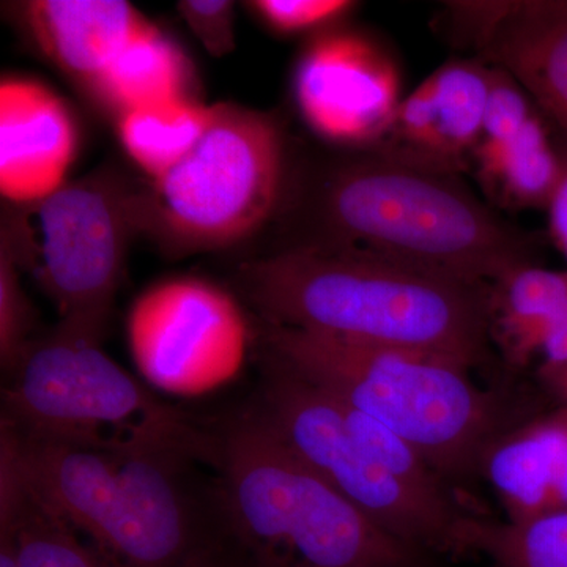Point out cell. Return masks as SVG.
I'll use <instances>...</instances> for the list:
<instances>
[{
  "label": "cell",
  "mask_w": 567,
  "mask_h": 567,
  "mask_svg": "<svg viewBox=\"0 0 567 567\" xmlns=\"http://www.w3.org/2000/svg\"><path fill=\"white\" fill-rule=\"evenodd\" d=\"M274 221L286 235L270 251L364 249L486 286L536 265L539 248L535 235L505 221L456 174L375 148L338 153L300 173L289 167Z\"/></svg>",
  "instance_id": "obj_1"
},
{
  "label": "cell",
  "mask_w": 567,
  "mask_h": 567,
  "mask_svg": "<svg viewBox=\"0 0 567 567\" xmlns=\"http://www.w3.org/2000/svg\"><path fill=\"white\" fill-rule=\"evenodd\" d=\"M235 292L262 322L358 344L445 358L491 357L494 286L354 248L278 249L234 268Z\"/></svg>",
  "instance_id": "obj_2"
},
{
  "label": "cell",
  "mask_w": 567,
  "mask_h": 567,
  "mask_svg": "<svg viewBox=\"0 0 567 567\" xmlns=\"http://www.w3.org/2000/svg\"><path fill=\"white\" fill-rule=\"evenodd\" d=\"M22 483L112 567H189L224 537L210 434L197 443L117 447L29 439L2 424Z\"/></svg>",
  "instance_id": "obj_3"
},
{
  "label": "cell",
  "mask_w": 567,
  "mask_h": 567,
  "mask_svg": "<svg viewBox=\"0 0 567 567\" xmlns=\"http://www.w3.org/2000/svg\"><path fill=\"white\" fill-rule=\"evenodd\" d=\"M208 432L224 533L252 567H417L431 559L365 517L251 406Z\"/></svg>",
  "instance_id": "obj_4"
},
{
  "label": "cell",
  "mask_w": 567,
  "mask_h": 567,
  "mask_svg": "<svg viewBox=\"0 0 567 567\" xmlns=\"http://www.w3.org/2000/svg\"><path fill=\"white\" fill-rule=\"evenodd\" d=\"M257 323L262 360L385 424L450 484L477 475L486 447L517 424L509 399L454 361Z\"/></svg>",
  "instance_id": "obj_5"
},
{
  "label": "cell",
  "mask_w": 567,
  "mask_h": 567,
  "mask_svg": "<svg viewBox=\"0 0 567 567\" xmlns=\"http://www.w3.org/2000/svg\"><path fill=\"white\" fill-rule=\"evenodd\" d=\"M287 175L286 136L274 112L215 104L193 152L140 185L137 234L171 257L233 248L274 223Z\"/></svg>",
  "instance_id": "obj_6"
},
{
  "label": "cell",
  "mask_w": 567,
  "mask_h": 567,
  "mask_svg": "<svg viewBox=\"0 0 567 567\" xmlns=\"http://www.w3.org/2000/svg\"><path fill=\"white\" fill-rule=\"evenodd\" d=\"M102 341L62 320L33 339L7 374L2 424L29 439L110 450L203 442L204 425L158 401Z\"/></svg>",
  "instance_id": "obj_7"
},
{
  "label": "cell",
  "mask_w": 567,
  "mask_h": 567,
  "mask_svg": "<svg viewBox=\"0 0 567 567\" xmlns=\"http://www.w3.org/2000/svg\"><path fill=\"white\" fill-rule=\"evenodd\" d=\"M137 189L112 169L96 171L6 212L0 241L51 298L62 322L106 333L137 235Z\"/></svg>",
  "instance_id": "obj_8"
},
{
  "label": "cell",
  "mask_w": 567,
  "mask_h": 567,
  "mask_svg": "<svg viewBox=\"0 0 567 567\" xmlns=\"http://www.w3.org/2000/svg\"><path fill=\"white\" fill-rule=\"evenodd\" d=\"M251 409L306 465L388 535L421 554H458L461 506L429 502L394 480L347 425L341 405L323 388L262 360Z\"/></svg>",
  "instance_id": "obj_9"
},
{
  "label": "cell",
  "mask_w": 567,
  "mask_h": 567,
  "mask_svg": "<svg viewBox=\"0 0 567 567\" xmlns=\"http://www.w3.org/2000/svg\"><path fill=\"white\" fill-rule=\"evenodd\" d=\"M292 89L308 128L346 151L375 148L404 99L401 70L385 48L341 25L311 37L295 65Z\"/></svg>",
  "instance_id": "obj_10"
},
{
  "label": "cell",
  "mask_w": 567,
  "mask_h": 567,
  "mask_svg": "<svg viewBox=\"0 0 567 567\" xmlns=\"http://www.w3.org/2000/svg\"><path fill=\"white\" fill-rule=\"evenodd\" d=\"M439 25L451 43L514 78L567 136V0H458Z\"/></svg>",
  "instance_id": "obj_11"
},
{
  "label": "cell",
  "mask_w": 567,
  "mask_h": 567,
  "mask_svg": "<svg viewBox=\"0 0 567 567\" xmlns=\"http://www.w3.org/2000/svg\"><path fill=\"white\" fill-rule=\"evenodd\" d=\"M132 341L152 371L226 368L245 344V323L229 295L197 279L159 284L132 316Z\"/></svg>",
  "instance_id": "obj_12"
},
{
  "label": "cell",
  "mask_w": 567,
  "mask_h": 567,
  "mask_svg": "<svg viewBox=\"0 0 567 567\" xmlns=\"http://www.w3.org/2000/svg\"><path fill=\"white\" fill-rule=\"evenodd\" d=\"M80 151L69 104L25 78L0 84V192L10 205L35 203L65 185Z\"/></svg>",
  "instance_id": "obj_13"
},
{
  "label": "cell",
  "mask_w": 567,
  "mask_h": 567,
  "mask_svg": "<svg viewBox=\"0 0 567 567\" xmlns=\"http://www.w3.org/2000/svg\"><path fill=\"white\" fill-rule=\"evenodd\" d=\"M481 475L506 511L525 522L567 511V405L514 424L480 462Z\"/></svg>",
  "instance_id": "obj_14"
},
{
  "label": "cell",
  "mask_w": 567,
  "mask_h": 567,
  "mask_svg": "<svg viewBox=\"0 0 567 567\" xmlns=\"http://www.w3.org/2000/svg\"><path fill=\"white\" fill-rule=\"evenodd\" d=\"M17 11L33 47L84 92L148 24L123 0H32Z\"/></svg>",
  "instance_id": "obj_15"
},
{
  "label": "cell",
  "mask_w": 567,
  "mask_h": 567,
  "mask_svg": "<svg viewBox=\"0 0 567 567\" xmlns=\"http://www.w3.org/2000/svg\"><path fill=\"white\" fill-rule=\"evenodd\" d=\"M194 69L177 41L148 22L85 91L117 121L126 112L194 99Z\"/></svg>",
  "instance_id": "obj_16"
},
{
  "label": "cell",
  "mask_w": 567,
  "mask_h": 567,
  "mask_svg": "<svg viewBox=\"0 0 567 567\" xmlns=\"http://www.w3.org/2000/svg\"><path fill=\"white\" fill-rule=\"evenodd\" d=\"M472 158L488 196L509 210H547L561 181L558 140L539 110L509 144Z\"/></svg>",
  "instance_id": "obj_17"
},
{
  "label": "cell",
  "mask_w": 567,
  "mask_h": 567,
  "mask_svg": "<svg viewBox=\"0 0 567 567\" xmlns=\"http://www.w3.org/2000/svg\"><path fill=\"white\" fill-rule=\"evenodd\" d=\"M0 527L13 532L18 567H112L25 487L6 451H0Z\"/></svg>",
  "instance_id": "obj_18"
},
{
  "label": "cell",
  "mask_w": 567,
  "mask_h": 567,
  "mask_svg": "<svg viewBox=\"0 0 567 567\" xmlns=\"http://www.w3.org/2000/svg\"><path fill=\"white\" fill-rule=\"evenodd\" d=\"M566 305L567 271L537 265L520 268L494 286L492 341L498 342L511 364H528Z\"/></svg>",
  "instance_id": "obj_19"
},
{
  "label": "cell",
  "mask_w": 567,
  "mask_h": 567,
  "mask_svg": "<svg viewBox=\"0 0 567 567\" xmlns=\"http://www.w3.org/2000/svg\"><path fill=\"white\" fill-rule=\"evenodd\" d=\"M215 104L175 100L126 112L117 118L123 151L152 181L185 159L203 140Z\"/></svg>",
  "instance_id": "obj_20"
},
{
  "label": "cell",
  "mask_w": 567,
  "mask_h": 567,
  "mask_svg": "<svg viewBox=\"0 0 567 567\" xmlns=\"http://www.w3.org/2000/svg\"><path fill=\"white\" fill-rule=\"evenodd\" d=\"M429 78L434 85L440 159L450 173L457 174L483 136L492 66L477 59H456Z\"/></svg>",
  "instance_id": "obj_21"
},
{
  "label": "cell",
  "mask_w": 567,
  "mask_h": 567,
  "mask_svg": "<svg viewBox=\"0 0 567 567\" xmlns=\"http://www.w3.org/2000/svg\"><path fill=\"white\" fill-rule=\"evenodd\" d=\"M458 554H476L494 567H567V511L525 522L466 514Z\"/></svg>",
  "instance_id": "obj_22"
},
{
  "label": "cell",
  "mask_w": 567,
  "mask_h": 567,
  "mask_svg": "<svg viewBox=\"0 0 567 567\" xmlns=\"http://www.w3.org/2000/svg\"><path fill=\"white\" fill-rule=\"evenodd\" d=\"M22 270L0 241V361L9 374L33 341V311L21 284Z\"/></svg>",
  "instance_id": "obj_23"
},
{
  "label": "cell",
  "mask_w": 567,
  "mask_h": 567,
  "mask_svg": "<svg viewBox=\"0 0 567 567\" xmlns=\"http://www.w3.org/2000/svg\"><path fill=\"white\" fill-rule=\"evenodd\" d=\"M249 10L284 37L319 35L338 28L357 9L350 0H254Z\"/></svg>",
  "instance_id": "obj_24"
},
{
  "label": "cell",
  "mask_w": 567,
  "mask_h": 567,
  "mask_svg": "<svg viewBox=\"0 0 567 567\" xmlns=\"http://www.w3.org/2000/svg\"><path fill=\"white\" fill-rule=\"evenodd\" d=\"M536 110V104L514 78L506 71L492 66V89L486 121L483 136L477 142L473 155L496 151L509 144L525 128Z\"/></svg>",
  "instance_id": "obj_25"
},
{
  "label": "cell",
  "mask_w": 567,
  "mask_h": 567,
  "mask_svg": "<svg viewBox=\"0 0 567 567\" xmlns=\"http://www.w3.org/2000/svg\"><path fill=\"white\" fill-rule=\"evenodd\" d=\"M178 13L194 37L213 58H224L235 48L234 3L229 0H183Z\"/></svg>",
  "instance_id": "obj_26"
},
{
  "label": "cell",
  "mask_w": 567,
  "mask_h": 567,
  "mask_svg": "<svg viewBox=\"0 0 567 567\" xmlns=\"http://www.w3.org/2000/svg\"><path fill=\"white\" fill-rule=\"evenodd\" d=\"M558 144L563 156V175L557 192L547 207L548 233L567 259V136L565 134H559Z\"/></svg>",
  "instance_id": "obj_27"
},
{
  "label": "cell",
  "mask_w": 567,
  "mask_h": 567,
  "mask_svg": "<svg viewBox=\"0 0 567 567\" xmlns=\"http://www.w3.org/2000/svg\"><path fill=\"white\" fill-rule=\"evenodd\" d=\"M539 354H543L539 365L567 363V305L558 312L548 328Z\"/></svg>",
  "instance_id": "obj_28"
},
{
  "label": "cell",
  "mask_w": 567,
  "mask_h": 567,
  "mask_svg": "<svg viewBox=\"0 0 567 567\" xmlns=\"http://www.w3.org/2000/svg\"><path fill=\"white\" fill-rule=\"evenodd\" d=\"M189 567H252L226 536L194 559Z\"/></svg>",
  "instance_id": "obj_29"
},
{
  "label": "cell",
  "mask_w": 567,
  "mask_h": 567,
  "mask_svg": "<svg viewBox=\"0 0 567 567\" xmlns=\"http://www.w3.org/2000/svg\"><path fill=\"white\" fill-rule=\"evenodd\" d=\"M537 380L554 398L555 404L567 405V363L558 365H539Z\"/></svg>",
  "instance_id": "obj_30"
},
{
  "label": "cell",
  "mask_w": 567,
  "mask_h": 567,
  "mask_svg": "<svg viewBox=\"0 0 567 567\" xmlns=\"http://www.w3.org/2000/svg\"><path fill=\"white\" fill-rule=\"evenodd\" d=\"M0 567H18L13 532L9 527H0Z\"/></svg>",
  "instance_id": "obj_31"
},
{
  "label": "cell",
  "mask_w": 567,
  "mask_h": 567,
  "mask_svg": "<svg viewBox=\"0 0 567 567\" xmlns=\"http://www.w3.org/2000/svg\"><path fill=\"white\" fill-rule=\"evenodd\" d=\"M417 567H435V566L432 565L431 559H427V561H424L423 565H420Z\"/></svg>",
  "instance_id": "obj_32"
}]
</instances>
